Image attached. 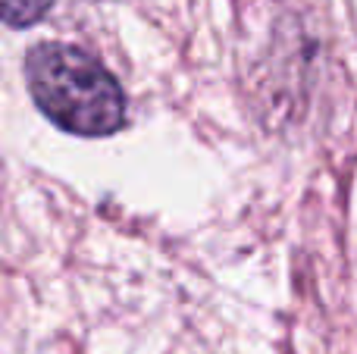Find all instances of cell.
<instances>
[{
  "mask_svg": "<svg viewBox=\"0 0 357 354\" xmlns=\"http://www.w3.org/2000/svg\"><path fill=\"white\" fill-rule=\"evenodd\" d=\"M25 85L35 107L63 132L113 135L126 123V94L113 72L73 44H38L25 56Z\"/></svg>",
  "mask_w": 357,
  "mask_h": 354,
  "instance_id": "6da1fadb",
  "label": "cell"
},
{
  "mask_svg": "<svg viewBox=\"0 0 357 354\" xmlns=\"http://www.w3.org/2000/svg\"><path fill=\"white\" fill-rule=\"evenodd\" d=\"M54 6V0H3V22L10 29H25L38 22Z\"/></svg>",
  "mask_w": 357,
  "mask_h": 354,
  "instance_id": "7a4b0ae2",
  "label": "cell"
}]
</instances>
